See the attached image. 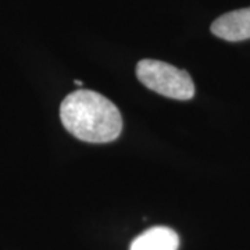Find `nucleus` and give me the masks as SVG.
I'll return each mask as SVG.
<instances>
[{
    "mask_svg": "<svg viewBox=\"0 0 250 250\" xmlns=\"http://www.w3.org/2000/svg\"><path fill=\"white\" fill-rule=\"evenodd\" d=\"M64 128L83 142L107 143L123 131V117L117 106L98 92L78 89L62 102Z\"/></svg>",
    "mask_w": 250,
    "mask_h": 250,
    "instance_id": "1",
    "label": "nucleus"
},
{
    "mask_svg": "<svg viewBox=\"0 0 250 250\" xmlns=\"http://www.w3.org/2000/svg\"><path fill=\"white\" fill-rule=\"evenodd\" d=\"M136 77L146 88L175 100H189L195 95V83L185 70L159 60H142L136 65Z\"/></svg>",
    "mask_w": 250,
    "mask_h": 250,
    "instance_id": "2",
    "label": "nucleus"
},
{
    "mask_svg": "<svg viewBox=\"0 0 250 250\" xmlns=\"http://www.w3.org/2000/svg\"><path fill=\"white\" fill-rule=\"evenodd\" d=\"M211 32L228 42L250 39V7L233 10L218 17L211 25Z\"/></svg>",
    "mask_w": 250,
    "mask_h": 250,
    "instance_id": "3",
    "label": "nucleus"
},
{
    "mask_svg": "<svg viewBox=\"0 0 250 250\" xmlns=\"http://www.w3.org/2000/svg\"><path fill=\"white\" fill-rule=\"evenodd\" d=\"M178 233L167 227H153L135 238L129 250H178Z\"/></svg>",
    "mask_w": 250,
    "mask_h": 250,
    "instance_id": "4",
    "label": "nucleus"
},
{
    "mask_svg": "<svg viewBox=\"0 0 250 250\" xmlns=\"http://www.w3.org/2000/svg\"><path fill=\"white\" fill-rule=\"evenodd\" d=\"M74 83H75V85H78V86H82V81H74Z\"/></svg>",
    "mask_w": 250,
    "mask_h": 250,
    "instance_id": "5",
    "label": "nucleus"
}]
</instances>
